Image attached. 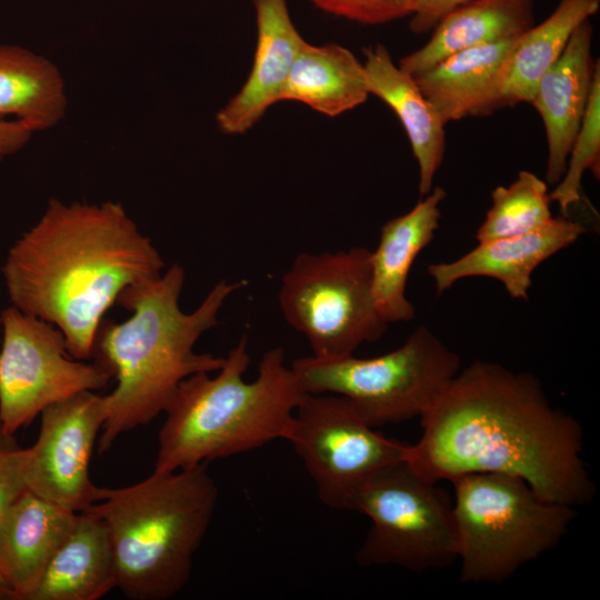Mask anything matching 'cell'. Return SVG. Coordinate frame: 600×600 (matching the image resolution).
<instances>
[{
	"instance_id": "obj_1",
	"label": "cell",
	"mask_w": 600,
	"mask_h": 600,
	"mask_svg": "<svg viewBox=\"0 0 600 600\" xmlns=\"http://www.w3.org/2000/svg\"><path fill=\"white\" fill-rule=\"evenodd\" d=\"M420 420L422 434L410 444L407 461L427 480L501 473L522 479L551 502L574 508L594 497L581 424L552 407L532 373L476 361Z\"/></svg>"
},
{
	"instance_id": "obj_2",
	"label": "cell",
	"mask_w": 600,
	"mask_h": 600,
	"mask_svg": "<svg viewBox=\"0 0 600 600\" xmlns=\"http://www.w3.org/2000/svg\"><path fill=\"white\" fill-rule=\"evenodd\" d=\"M163 268L120 202L50 199L9 249L2 276L12 306L57 327L69 354L86 360L121 292L157 279Z\"/></svg>"
},
{
	"instance_id": "obj_3",
	"label": "cell",
	"mask_w": 600,
	"mask_h": 600,
	"mask_svg": "<svg viewBox=\"0 0 600 600\" xmlns=\"http://www.w3.org/2000/svg\"><path fill=\"white\" fill-rule=\"evenodd\" d=\"M183 268L173 263L157 279L133 284L117 302L132 312L123 322L102 319L92 356L117 386L104 394L107 418L100 431L99 453L126 432L164 413L182 380L198 372L218 371L224 357L198 353L200 337L219 324L218 314L230 294L246 281L219 280L192 312L179 298Z\"/></svg>"
},
{
	"instance_id": "obj_4",
	"label": "cell",
	"mask_w": 600,
	"mask_h": 600,
	"mask_svg": "<svg viewBox=\"0 0 600 600\" xmlns=\"http://www.w3.org/2000/svg\"><path fill=\"white\" fill-rule=\"evenodd\" d=\"M243 336L224 357L217 374L198 372L179 384L158 433L154 471L168 472L209 463L288 441L294 411L308 394L280 347L266 351L252 381Z\"/></svg>"
},
{
	"instance_id": "obj_5",
	"label": "cell",
	"mask_w": 600,
	"mask_h": 600,
	"mask_svg": "<svg viewBox=\"0 0 600 600\" xmlns=\"http://www.w3.org/2000/svg\"><path fill=\"white\" fill-rule=\"evenodd\" d=\"M208 463L154 471L122 488H99L83 511L100 518L109 533L117 589L132 600H167L188 583L193 558L218 502Z\"/></svg>"
},
{
	"instance_id": "obj_6",
	"label": "cell",
	"mask_w": 600,
	"mask_h": 600,
	"mask_svg": "<svg viewBox=\"0 0 600 600\" xmlns=\"http://www.w3.org/2000/svg\"><path fill=\"white\" fill-rule=\"evenodd\" d=\"M450 482L463 583L509 579L554 549L576 516L573 507L542 499L513 476L469 473Z\"/></svg>"
},
{
	"instance_id": "obj_7",
	"label": "cell",
	"mask_w": 600,
	"mask_h": 600,
	"mask_svg": "<svg viewBox=\"0 0 600 600\" xmlns=\"http://www.w3.org/2000/svg\"><path fill=\"white\" fill-rule=\"evenodd\" d=\"M307 393L347 398L373 428L421 417L460 371L459 356L420 326L399 348L373 358L296 359Z\"/></svg>"
},
{
	"instance_id": "obj_8",
	"label": "cell",
	"mask_w": 600,
	"mask_h": 600,
	"mask_svg": "<svg viewBox=\"0 0 600 600\" xmlns=\"http://www.w3.org/2000/svg\"><path fill=\"white\" fill-rule=\"evenodd\" d=\"M278 302L317 358L353 354L388 328L374 301L371 251L364 247L299 253L282 277Z\"/></svg>"
},
{
	"instance_id": "obj_9",
	"label": "cell",
	"mask_w": 600,
	"mask_h": 600,
	"mask_svg": "<svg viewBox=\"0 0 600 600\" xmlns=\"http://www.w3.org/2000/svg\"><path fill=\"white\" fill-rule=\"evenodd\" d=\"M351 511L371 522L356 553L360 566H396L421 573L458 559L451 497L407 460L374 473L357 493Z\"/></svg>"
},
{
	"instance_id": "obj_10",
	"label": "cell",
	"mask_w": 600,
	"mask_h": 600,
	"mask_svg": "<svg viewBox=\"0 0 600 600\" xmlns=\"http://www.w3.org/2000/svg\"><path fill=\"white\" fill-rule=\"evenodd\" d=\"M288 441L322 503L352 510L361 487L379 470L407 460L410 444L371 427L344 397L308 393L294 411Z\"/></svg>"
},
{
	"instance_id": "obj_11",
	"label": "cell",
	"mask_w": 600,
	"mask_h": 600,
	"mask_svg": "<svg viewBox=\"0 0 600 600\" xmlns=\"http://www.w3.org/2000/svg\"><path fill=\"white\" fill-rule=\"evenodd\" d=\"M0 427L8 433L30 424L48 406L104 388L111 376L98 363L71 357L53 324L11 306L1 311Z\"/></svg>"
},
{
	"instance_id": "obj_12",
	"label": "cell",
	"mask_w": 600,
	"mask_h": 600,
	"mask_svg": "<svg viewBox=\"0 0 600 600\" xmlns=\"http://www.w3.org/2000/svg\"><path fill=\"white\" fill-rule=\"evenodd\" d=\"M34 443L21 448L19 466L27 490L81 512L98 501L89 463L106 418L104 396L82 391L44 408Z\"/></svg>"
},
{
	"instance_id": "obj_13",
	"label": "cell",
	"mask_w": 600,
	"mask_h": 600,
	"mask_svg": "<svg viewBox=\"0 0 600 600\" xmlns=\"http://www.w3.org/2000/svg\"><path fill=\"white\" fill-rule=\"evenodd\" d=\"M586 228L564 216L551 218L543 227L520 236L481 241L451 262L430 263L427 273L438 294L469 277L500 281L512 299L528 300L533 271L547 259L574 243Z\"/></svg>"
},
{
	"instance_id": "obj_14",
	"label": "cell",
	"mask_w": 600,
	"mask_h": 600,
	"mask_svg": "<svg viewBox=\"0 0 600 600\" xmlns=\"http://www.w3.org/2000/svg\"><path fill=\"white\" fill-rule=\"evenodd\" d=\"M593 28L579 24L561 56L538 82L530 101L544 124L548 142L546 180L556 186L563 177L573 140L589 103L596 61L591 56Z\"/></svg>"
},
{
	"instance_id": "obj_15",
	"label": "cell",
	"mask_w": 600,
	"mask_h": 600,
	"mask_svg": "<svg viewBox=\"0 0 600 600\" xmlns=\"http://www.w3.org/2000/svg\"><path fill=\"white\" fill-rule=\"evenodd\" d=\"M257 44L249 77L217 113L219 129L240 134L251 129L280 101L281 92L304 40L294 27L287 0H252Z\"/></svg>"
},
{
	"instance_id": "obj_16",
	"label": "cell",
	"mask_w": 600,
	"mask_h": 600,
	"mask_svg": "<svg viewBox=\"0 0 600 600\" xmlns=\"http://www.w3.org/2000/svg\"><path fill=\"white\" fill-rule=\"evenodd\" d=\"M78 512L26 490L0 524V577L14 600H26L71 532Z\"/></svg>"
},
{
	"instance_id": "obj_17",
	"label": "cell",
	"mask_w": 600,
	"mask_h": 600,
	"mask_svg": "<svg viewBox=\"0 0 600 600\" xmlns=\"http://www.w3.org/2000/svg\"><path fill=\"white\" fill-rule=\"evenodd\" d=\"M446 196L444 189L434 187L410 211L381 227L378 246L371 251L372 289L388 324L414 318V307L406 297L408 277L416 258L434 238Z\"/></svg>"
},
{
	"instance_id": "obj_18",
	"label": "cell",
	"mask_w": 600,
	"mask_h": 600,
	"mask_svg": "<svg viewBox=\"0 0 600 600\" xmlns=\"http://www.w3.org/2000/svg\"><path fill=\"white\" fill-rule=\"evenodd\" d=\"M367 87L400 119L419 167V191L433 188L446 151V123L427 100L416 79L396 66L388 49L376 44L363 50Z\"/></svg>"
},
{
	"instance_id": "obj_19",
	"label": "cell",
	"mask_w": 600,
	"mask_h": 600,
	"mask_svg": "<svg viewBox=\"0 0 600 600\" xmlns=\"http://www.w3.org/2000/svg\"><path fill=\"white\" fill-rule=\"evenodd\" d=\"M114 588L117 571L108 529L100 518L81 511L26 600H98Z\"/></svg>"
},
{
	"instance_id": "obj_20",
	"label": "cell",
	"mask_w": 600,
	"mask_h": 600,
	"mask_svg": "<svg viewBox=\"0 0 600 600\" xmlns=\"http://www.w3.org/2000/svg\"><path fill=\"white\" fill-rule=\"evenodd\" d=\"M599 9L593 0H561L553 12L523 32L497 76L486 114L532 100L538 82L561 56L576 28Z\"/></svg>"
},
{
	"instance_id": "obj_21",
	"label": "cell",
	"mask_w": 600,
	"mask_h": 600,
	"mask_svg": "<svg viewBox=\"0 0 600 600\" xmlns=\"http://www.w3.org/2000/svg\"><path fill=\"white\" fill-rule=\"evenodd\" d=\"M533 24V0H468L449 11L429 41L403 57L399 67L416 77L452 53L518 38Z\"/></svg>"
},
{
	"instance_id": "obj_22",
	"label": "cell",
	"mask_w": 600,
	"mask_h": 600,
	"mask_svg": "<svg viewBox=\"0 0 600 600\" xmlns=\"http://www.w3.org/2000/svg\"><path fill=\"white\" fill-rule=\"evenodd\" d=\"M518 38L463 49L413 77L444 123L486 114L497 76Z\"/></svg>"
},
{
	"instance_id": "obj_23",
	"label": "cell",
	"mask_w": 600,
	"mask_h": 600,
	"mask_svg": "<svg viewBox=\"0 0 600 600\" xmlns=\"http://www.w3.org/2000/svg\"><path fill=\"white\" fill-rule=\"evenodd\" d=\"M364 68L347 48L303 42L291 67L280 101L291 100L336 117L366 102Z\"/></svg>"
},
{
	"instance_id": "obj_24",
	"label": "cell",
	"mask_w": 600,
	"mask_h": 600,
	"mask_svg": "<svg viewBox=\"0 0 600 600\" xmlns=\"http://www.w3.org/2000/svg\"><path fill=\"white\" fill-rule=\"evenodd\" d=\"M67 108L66 82L56 63L19 46H0V120H19L39 132L56 127Z\"/></svg>"
},
{
	"instance_id": "obj_25",
	"label": "cell",
	"mask_w": 600,
	"mask_h": 600,
	"mask_svg": "<svg viewBox=\"0 0 600 600\" xmlns=\"http://www.w3.org/2000/svg\"><path fill=\"white\" fill-rule=\"evenodd\" d=\"M491 199V208L476 234L479 242L528 233L552 218L548 184L529 171H520L508 187H497Z\"/></svg>"
},
{
	"instance_id": "obj_26",
	"label": "cell",
	"mask_w": 600,
	"mask_h": 600,
	"mask_svg": "<svg viewBox=\"0 0 600 600\" xmlns=\"http://www.w3.org/2000/svg\"><path fill=\"white\" fill-rule=\"evenodd\" d=\"M600 160V64L596 61L592 90L579 131L569 152L567 169L549 193L563 214L580 200L581 179L586 170L599 178Z\"/></svg>"
},
{
	"instance_id": "obj_27",
	"label": "cell",
	"mask_w": 600,
	"mask_h": 600,
	"mask_svg": "<svg viewBox=\"0 0 600 600\" xmlns=\"http://www.w3.org/2000/svg\"><path fill=\"white\" fill-rule=\"evenodd\" d=\"M319 9L364 24L391 22L412 12V0H311Z\"/></svg>"
},
{
	"instance_id": "obj_28",
	"label": "cell",
	"mask_w": 600,
	"mask_h": 600,
	"mask_svg": "<svg viewBox=\"0 0 600 600\" xmlns=\"http://www.w3.org/2000/svg\"><path fill=\"white\" fill-rule=\"evenodd\" d=\"M20 449L14 434L0 427V524L12 503L27 490L19 466Z\"/></svg>"
},
{
	"instance_id": "obj_29",
	"label": "cell",
	"mask_w": 600,
	"mask_h": 600,
	"mask_svg": "<svg viewBox=\"0 0 600 600\" xmlns=\"http://www.w3.org/2000/svg\"><path fill=\"white\" fill-rule=\"evenodd\" d=\"M466 1L468 0H412L410 31L416 34L432 31L449 11Z\"/></svg>"
},
{
	"instance_id": "obj_30",
	"label": "cell",
	"mask_w": 600,
	"mask_h": 600,
	"mask_svg": "<svg viewBox=\"0 0 600 600\" xmlns=\"http://www.w3.org/2000/svg\"><path fill=\"white\" fill-rule=\"evenodd\" d=\"M33 133L19 120H0V161L20 151Z\"/></svg>"
},
{
	"instance_id": "obj_31",
	"label": "cell",
	"mask_w": 600,
	"mask_h": 600,
	"mask_svg": "<svg viewBox=\"0 0 600 600\" xmlns=\"http://www.w3.org/2000/svg\"><path fill=\"white\" fill-rule=\"evenodd\" d=\"M0 600H14L13 594L0 577Z\"/></svg>"
},
{
	"instance_id": "obj_32",
	"label": "cell",
	"mask_w": 600,
	"mask_h": 600,
	"mask_svg": "<svg viewBox=\"0 0 600 600\" xmlns=\"http://www.w3.org/2000/svg\"><path fill=\"white\" fill-rule=\"evenodd\" d=\"M0 327H1V312H0Z\"/></svg>"
},
{
	"instance_id": "obj_33",
	"label": "cell",
	"mask_w": 600,
	"mask_h": 600,
	"mask_svg": "<svg viewBox=\"0 0 600 600\" xmlns=\"http://www.w3.org/2000/svg\"><path fill=\"white\" fill-rule=\"evenodd\" d=\"M593 1H598V2H600V0H593Z\"/></svg>"
}]
</instances>
